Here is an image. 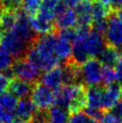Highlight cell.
<instances>
[{"instance_id":"6da1fadb","label":"cell","mask_w":122,"mask_h":123,"mask_svg":"<svg viewBox=\"0 0 122 123\" xmlns=\"http://www.w3.org/2000/svg\"><path fill=\"white\" fill-rule=\"evenodd\" d=\"M57 41L58 36L53 33L39 36L30 45L26 58L40 70L48 71L57 68L60 62L55 52Z\"/></svg>"},{"instance_id":"7a4b0ae2","label":"cell","mask_w":122,"mask_h":123,"mask_svg":"<svg viewBox=\"0 0 122 123\" xmlns=\"http://www.w3.org/2000/svg\"><path fill=\"white\" fill-rule=\"evenodd\" d=\"M0 47L6 50L13 58H22L26 55L30 44L13 31L4 32L0 40Z\"/></svg>"},{"instance_id":"3957f363","label":"cell","mask_w":122,"mask_h":123,"mask_svg":"<svg viewBox=\"0 0 122 123\" xmlns=\"http://www.w3.org/2000/svg\"><path fill=\"white\" fill-rule=\"evenodd\" d=\"M14 78L24 80L25 82L35 84L40 78L41 70L27 58H19L14 63L11 69Z\"/></svg>"},{"instance_id":"277c9868","label":"cell","mask_w":122,"mask_h":123,"mask_svg":"<svg viewBox=\"0 0 122 123\" xmlns=\"http://www.w3.org/2000/svg\"><path fill=\"white\" fill-rule=\"evenodd\" d=\"M30 100L40 111H48L55 103V93L53 91L41 83L34 84Z\"/></svg>"},{"instance_id":"5b68a950","label":"cell","mask_w":122,"mask_h":123,"mask_svg":"<svg viewBox=\"0 0 122 123\" xmlns=\"http://www.w3.org/2000/svg\"><path fill=\"white\" fill-rule=\"evenodd\" d=\"M102 64L96 58H89L81 67V78L84 85L96 86L102 82Z\"/></svg>"},{"instance_id":"8992f818","label":"cell","mask_w":122,"mask_h":123,"mask_svg":"<svg viewBox=\"0 0 122 123\" xmlns=\"http://www.w3.org/2000/svg\"><path fill=\"white\" fill-rule=\"evenodd\" d=\"M104 35L107 45L118 49H122V21L117 16L115 11L109 16L108 25Z\"/></svg>"},{"instance_id":"52a82bcc","label":"cell","mask_w":122,"mask_h":123,"mask_svg":"<svg viewBox=\"0 0 122 123\" xmlns=\"http://www.w3.org/2000/svg\"><path fill=\"white\" fill-rule=\"evenodd\" d=\"M87 106V88L84 84L72 85V92L67 111L74 114L82 111Z\"/></svg>"},{"instance_id":"ba28073f","label":"cell","mask_w":122,"mask_h":123,"mask_svg":"<svg viewBox=\"0 0 122 123\" xmlns=\"http://www.w3.org/2000/svg\"><path fill=\"white\" fill-rule=\"evenodd\" d=\"M75 41H80V40H75ZM80 41L82 42L90 58L99 57L106 46L105 39L103 35L93 31H91V32L85 40H82Z\"/></svg>"},{"instance_id":"9c48e42d","label":"cell","mask_w":122,"mask_h":123,"mask_svg":"<svg viewBox=\"0 0 122 123\" xmlns=\"http://www.w3.org/2000/svg\"><path fill=\"white\" fill-rule=\"evenodd\" d=\"M11 31H13L18 36H20L24 41H25L30 45L35 40V37H34L35 33L33 32L30 26V17L24 12L18 11L16 23Z\"/></svg>"},{"instance_id":"30bf717a","label":"cell","mask_w":122,"mask_h":123,"mask_svg":"<svg viewBox=\"0 0 122 123\" xmlns=\"http://www.w3.org/2000/svg\"><path fill=\"white\" fill-rule=\"evenodd\" d=\"M121 97L122 88L119 84L115 82L104 87L102 95V111L107 112L109 110H112L121 100Z\"/></svg>"},{"instance_id":"8fae6325","label":"cell","mask_w":122,"mask_h":123,"mask_svg":"<svg viewBox=\"0 0 122 123\" xmlns=\"http://www.w3.org/2000/svg\"><path fill=\"white\" fill-rule=\"evenodd\" d=\"M41 84L51 89L52 91H57L64 85L63 81V72L62 68L57 67L46 71L41 77Z\"/></svg>"},{"instance_id":"7c38bea8","label":"cell","mask_w":122,"mask_h":123,"mask_svg":"<svg viewBox=\"0 0 122 123\" xmlns=\"http://www.w3.org/2000/svg\"><path fill=\"white\" fill-rule=\"evenodd\" d=\"M30 23L33 32L39 36L49 34L55 29V24L53 21L48 20L39 14L30 16Z\"/></svg>"},{"instance_id":"4fadbf2b","label":"cell","mask_w":122,"mask_h":123,"mask_svg":"<svg viewBox=\"0 0 122 123\" xmlns=\"http://www.w3.org/2000/svg\"><path fill=\"white\" fill-rule=\"evenodd\" d=\"M39 111L37 108L35 107L31 100L28 99H22L20 102H18V104L16 106V109L14 111L15 115L18 119L30 123L33 120L35 115Z\"/></svg>"},{"instance_id":"5bb4252c","label":"cell","mask_w":122,"mask_h":123,"mask_svg":"<svg viewBox=\"0 0 122 123\" xmlns=\"http://www.w3.org/2000/svg\"><path fill=\"white\" fill-rule=\"evenodd\" d=\"M34 84L25 82L24 80L18 78L11 79L9 84V92L14 94L16 98L20 99H26L31 94Z\"/></svg>"},{"instance_id":"9a60e30c","label":"cell","mask_w":122,"mask_h":123,"mask_svg":"<svg viewBox=\"0 0 122 123\" xmlns=\"http://www.w3.org/2000/svg\"><path fill=\"white\" fill-rule=\"evenodd\" d=\"M78 24V18L75 11L72 8H66L60 12L55 19V26L60 30L74 28Z\"/></svg>"},{"instance_id":"2e32d148","label":"cell","mask_w":122,"mask_h":123,"mask_svg":"<svg viewBox=\"0 0 122 123\" xmlns=\"http://www.w3.org/2000/svg\"><path fill=\"white\" fill-rule=\"evenodd\" d=\"M93 0H82L75 7V11L77 14L78 24L82 26H91L92 24V6Z\"/></svg>"},{"instance_id":"e0dca14e","label":"cell","mask_w":122,"mask_h":123,"mask_svg":"<svg viewBox=\"0 0 122 123\" xmlns=\"http://www.w3.org/2000/svg\"><path fill=\"white\" fill-rule=\"evenodd\" d=\"M104 87L102 86H90L87 89V106L86 108L102 110V95Z\"/></svg>"},{"instance_id":"ac0fdd59","label":"cell","mask_w":122,"mask_h":123,"mask_svg":"<svg viewBox=\"0 0 122 123\" xmlns=\"http://www.w3.org/2000/svg\"><path fill=\"white\" fill-rule=\"evenodd\" d=\"M55 52L59 61L64 62V64L67 63L71 59L72 43L58 36V41L55 47Z\"/></svg>"},{"instance_id":"d6986e66","label":"cell","mask_w":122,"mask_h":123,"mask_svg":"<svg viewBox=\"0 0 122 123\" xmlns=\"http://www.w3.org/2000/svg\"><path fill=\"white\" fill-rule=\"evenodd\" d=\"M119 57L120 56H119L118 49L106 44L104 49L99 56V60L103 66L113 68L114 66H116Z\"/></svg>"},{"instance_id":"ffe728a7","label":"cell","mask_w":122,"mask_h":123,"mask_svg":"<svg viewBox=\"0 0 122 123\" xmlns=\"http://www.w3.org/2000/svg\"><path fill=\"white\" fill-rule=\"evenodd\" d=\"M69 112L67 109L55 106L47 111L48 123H67Z\"/></svg>"},{"instance_id":"44dd1931","label":"cell","mask_w":122,"mask_h":123,"mask_svg":"<svg viewBox=\"0 0 122 123\" xmlns=\"http://www.w3.org/2000/svg\"><path fill=\"white\" fill-rule=\"evenodd\" d=\"M112 12H114V10L110 6H106L98 0H93L92 6V22L102 19H108Z\"/></svg>"},{"instance_id":"7402d4cb","label":"cell","mask_w":122,"mask_h":123,"mask_svg":"<svg viewBox=\"0 0 122 123\" xmlns=\"http://www.w3.org/2000/svg\"><path fill=\"white\" fill-rule=\"evenodd\" d=\"M18 12L2 10L0 14V29L3 32L10 31L14 28L17 20Z\"/></svg>"},{"instance_id":"603a6c76","label":"cell","mask_w":122,"mask_h":123,"mask_svg":"<svg viewBox=\"0 0 122 123\" xmlns=\"http://www.w3.org/2000/svg\"><path fill=\"white\" fill-rule=\"evenodd\" d=\"M18 104V100L11 92H5L0 94V107L8 112L13 113Z\"/></svg>"},{"instance_id":"cb8c5ba5","label":"cell","mask_w":122,"mask_h":123,"mask_svg":"<svg viewBox=\"0 0 122 123\" xmlns=\"http://www.w3.org/2000/svg\"><path fill=\"white\" fill-rule=\"evenodd\" d=\"M42 0H21V7L28 16H33L41 8Z\"/></svg>"},{"instance_id":"d4e9b609","label":"cell","mask_w":122,"mask_h":123,"mask_svg":"<svg viewBox=\"0 0 122 123\" xmlns=\"http://www.w3.org/2000/svg\"><path fill=\"white\" fill-rule=\"evenodd\" d=\"M14 63V58L6 50L0 47V73L4 74L11 72Z\"/></svg>"},{"instance_id":"484cf974","label":"cell","mask_w":122,"mask_h":123,"mask_svg":"<svg viewBox=\"0 0 122 123\" xmlns=\"http://www.w3.org/2000/svg\"><path fill=\"white\" fill-rule=\"evenodd\" d=\"M117 80V74L115 68L112 67H102V81L104 85L109 86L116 82Z\"/></svg>"},{"instance_id":"4316f807","label":"cell","mask_w":122,"mask_h":123,"mask_svg":"<svg viewBox=\"0 0 122 123\" xmlns=\"http://www.w3.org/2000/svg\"><path fill=\"white\" fill-rule=\"evenodd\" d=\"M0 6L3 10L18 12L21 7V0H1Z\"/></svg>"},{"instance_id":"83f0119b","label":"cell","mask_w":122,"mask_h":123,"mask_svg":"<svg viewBox=\"0 0 122 123\" xmlns=\"http://www.w3.org/2000/svg\"><path fill=\"white\" fill-rule=\"evenodd\" d=\"M76 29L74 28H69V29H63L60 30L59 31V34L58 35L59 38H62L66 41L71 42L73 44V42L75 41L76 39Z\"/></svg>"},{"instance_id":"f1b7e54d","label":"cell","mask_w":122,"mask_h":123,"mask_svg":"<svg viewBox=\"0 0 122 123\" xmlns=\"http://www.w3.org/2000/svg\"><path fill=\"white\" fill-rule=\"evenodd\" d=\"M107 25H108V19H102V20L93 21L92 24V27L93 31L103 35L107 29Z\"/></svg>"},{"instance_id":"f546056e","label":"cell","mask_w":122,"mask_h":123,"mask_svg":"<svg viewBox=\"0 0 122 123\" xmlns=\"http://www.w3.org/2000/svg\"><path fill=\"white\" fill-rule=\"evenodd\" d=\"M89 118L87 115H85L84 112H77L72 114L69 117L67 123H88Z\"/></svg>"},{"instance_id":"4dcf8cb0","label":"cell","mask_w":122,"mask_h":123,"mask_svg":"<svg viewBox=\"0 0 122 123\" xmlns=\"http://www.w3.org/2000/svg\"><path fill=\"white\" fill-rule=\"evenodd\" d=\"M102 123H122V120L115 114L110 112H105L102 117Z\"/></svg>"},{"instance_id":"1f68e13d","label":"cell","mask_w":122,"mask_h":123,"mask_svg":"<svg viewBox=\"0 0 122 123\" xmlns=\"http://www.w3.org/2000/svg\"><path fill=\"white\" fill-rule=\"evenodd\" d=\"M11 79L5 74L0 73V94L6 91L9 87Z\"/></svg>"},{"instance_id":"d6a6232c","label":"cell","mask_w":122,"mask_h":123,"mask_svg":"<svg viewBox=\"0 0 122 123\" xmlns=\"http://www.w3.org/2000/svg\"><path fill=\"white\" fill-rule=\"evenodd\" d=\"M13 120V113L8 112L0 107V123H11Z\"/></svg>"},{"instance_id":"836d02e7","label":"cell","mask_w":122,"mask_h":123,"mask_svg":"<svg viewBox=\"0 0 122 123\" xmlns=\"http://www.w3.org/2000/svg\"><path fill=\"white\" fill-rule=\"evenodd\" d=\"M115 70H116V74H117V79L119 81L122 87V56L119 57V60H118L117 64H116Z\"/></svg>"},{"instance_id":"e575fe53","label":"cell","mask_w":122,"mask_h":123,"mask_svg":"<svg viewBox=\"0 0 122 123\" xmlns=\"http://www.w3.org/2000/svg\"><path fill=\"white\" fill-rule=\"evenodd\" d=\"M112 113L115 114L116 116H118L122 120V99L112 109Z\"/></svg>"},{"instance_id":"d590c367","label":"cell","mask_w":122,"mask_h":123,"mask_svg":"<svg viewBox=\"0 0 122 123\" xmlns=\"http://www.w3.org/2000/svg\"><path fill=\"white\" fill-rule=\"evenodd\" d=\"M63 3L65 4V6L68 8H73L75 7L78 4L81 2L82 0H62Z\"/></svg>"},{"instance_id":"8d00e7d4","label":"cell","mask_w":122,"mask_h":123,"mask_svg":"<svg viewBox=\"0 0 122 123\" xmlns=\"http://www.w3.org/2000/svg\"><path fill=\"white\" fill-rule=\"evenodd\" d=\"M111 8L114 11L122 10V0H111Z\"/></svg>"},{"instance_id":"74e56055","label":"cell","mask_w":122,"mask_h":123,"mask_svg":"<svg viewBox=\"0 0 122 123\" xmlns=\"http://www.w3.org/2000/svg\"><path fill=\"white\" fill-rule=\"evenodd\" d=\"M115 14H117V16L122 21V10H116Z\"/></svg>"},{"instance_id":"f35d334b","label":"cell","mask_w":122,"mask_h":123,"mask_svg":"<svg viewBox=\"0 0 122 123\" xmlns=\"http://www.w3.org/2000/svg\"><path fill=\"white\" fill-rule=\"evenodd\" d=\"M11 123H28V122L24 121V120H20V119H15V120H13V121Z\"/></svg>"},{"instance_id":"ab89813d","label":"cell","mask_w":122,"mask_h":123,"mask_svg":"<svg viewBox=\"0 0 122 123\" xmlns=\"http://www.w3.org/2000/svg\"><path fill=\"white\" fill-rule=\"evenodd\" d=\"M88 123H102V122H100V121L97 120H92V119H90Z\"/></svg>"},{"instance_id":"60d3db41","label":"cell","mask_w":122,"mask_h":123,"mask_svg":"<svg viewBox=\"0 0 122 123\" xmlns=\"http://www.w3.org/2000/svg\"><path fill=\"white\" fill-rule=\"evenodd\" d=\"M1 37H2V31H1V29H0V40H1Z\"/></svg>"},{"instance_id":"b9f144b4","label":"cell","mask_w":122,"mask_h":123,"mask_svg":"<svg viewBox=\"0 0 122 123\" xmlns=\"http://www.w3.org/2000/svg\"><path fill=\"white\" fill-rule=\"evenodd\" d=\"M0 4H1V0H0Z\"/></svg>"}]
</instances>
